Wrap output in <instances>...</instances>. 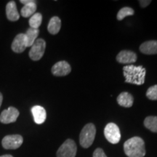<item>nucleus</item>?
I'll use <instances>...</instances> for the list:
<instances>
[{"mask_svg": "<svg viewBox=\"0 0 157 157\" xmlns=\"http://www.w3.org/2000/svg\"><path fill=\"white\" fill-rule=\"evenodd\" d=\"M0 157H13L12 155H10V154H6V155H2V156H1Z\"/></svg>", "mask_w": 157, "mask_h": 157, "instance_id": "27", "label": "nucleus"}, {"mask_svg": "<svg viewBox=\"0 0 157 157\" xmlns=\"http://www.w3.org/2000/svg\"><path fill=\"white\" fill-rule=\"evenodd\" d=\"M123 74L127 83L142 85L145 82L146 70L142 66L127 65L123 67Z\"/></svg>", "mask_w": 157, "mask_h": 157, "instance_id": "1", "label": "nucleus"}, {"mask_svg": "<svg viewBox=\"0 0 157 157\" xmlns=\"http://www.w3.org/2000/svg\"><path fill=\"white\" fill-rule=\"evenodd\" d=\"M23 143V138L20 135H10L5 136L2 140V145L5 149L15 150L20 148Z\"/></svg>", "mask_w": 157, "mask_h": 157, "instance_id": "7", "label": "nucleus"}, {"mask_svg": "<svg viewBox=\"0 0 157 157\" xmlns=\"http://www.w3.org/2000/svg\"><path fill=\"white\" fill-rule=\"evenodd\" d=\"M77 151L76 143L71 139H67L57 151V157H75Z\"/></svg>", "mask_w": 157, "mask_h": 157, "instance_id": "4", "label": "nucleus"}, {"mask_svg": "<svg viewBox=\"0 0 157 157\" xmlns=\"http://www.w3.org/2000/svg\"><path fill=\"white\" fill-rule=\"evenodd\" d=\"M71 71V67L68 62L62 60L56 63L52 67V73L56 76H64L69 74Z\"/></svg>", "mask_w": 157, "mask_h": 157, "instance_id": "9", "label": "nucleus"}, {"mask_svg": "<svg viewBox=\"0 0 157 157\" xmlns=\"http://www.w3.org/2000/svg\"><path fill=\"white\" fill-rule=\"evenodd\" d=\"M2 101H3L2 94L0 93V107H1V105H2Z\"/></svg>", "mask_w": 157, "mask_h": 157, "instance_id": "26", "label": "nucleus"}, {"mask_svg": "<svg viewBox=\"0 0 157 157\" xmlns=\"http://www.w3.org/2000/svg\"><path fill=\"white\" fill-rule=\"evenodd\" d=\"M124 151L128 157H144L145 142L140 137H133L124 143Z\"/></svg>", "mask_w": 157, "mask_h": 157, "instance_id": "2", "label": "nucleus"}, {"mask_svg": "<svg viewBox=\"0 0 157 157\" xmlns=\"http://www.w3.org/2000/svg\"><path fill=\"white\" fill-rule=\"evenodd\" d=\"M134 98L132 95L127 92H123L117 98V103L121 106L130 108L132 106Z\"/></svg>", "mask_w": 157, "mask_h": 157, "instance_id": "15", "label": "nucleus"}, {"mask_svg": "<svg viewBox=\"0 0 157 157\" xmlns=\"http://www.w3.org/2000/svg\"><path fill=\"white\" fill-rule=\"evenodd\" d=\"M144 126L151 132L157 133V117H147L144 120Z\"/></svg>", "mask_w": 157, "mask_h": 157, "instance_id": "19", "label": "nucleus"}, {"mask_svg": "<svg viewBox=\"0 0 157 157\" xmlns=\"http://www.w3.org/2000/svg\"><path fill=\"white\" fill-rule=\"evenodd\" d=\"M93 157H107V156L105 155L103 149L98 148L95 150V151L93 153Z\"/></svg>", "mask_w": 157, "mask_h": 157, "instance_id": "23", "label": "nucleus"}, {"mask_svg": "<svg viewBox=\"0 0 157 157\" xmlns=\"http://www.w3.org/2000/svg\"><path fill=\"white\" fill-rule=\"evenodd\" d=\"M39 34V29H31L29 28L28 30L26 31V32L25 33V40H26V44H27V48L29 47H31L35 41L36 40V38L38 37Z\"/></svg>", "mask_w": 157, "mask_h": 157, "instance_id": "17", "label": "nucleus"}, {"mask_svg": "<svg viewBox=\"0 0 157 157\" xmlns=\"http://www.w3.org/2000/svg\"><path fill=\"white\" fill-rule=\"evenodd\" d=\"M96 135L95 126L92 123L86 124L79 135V143L84 148H88L93 145Z\"/></svg>", "mask_w": 157, "mask_h": 157, "instance_id": "3", "label": "nucleus"}, {"mask_svg": "<svg viewBox=\"0 0 157 157\" xmlns=\"http://www.w3.org/2000/svg\"><path fill=\"white\" fill-rule=\"evenodd\" d=\"M117 60L119 63L129 64L136 62L137 55L130 50H122L117 55Z\"/></svg>", "mask_w": 157, "mask_h": 157, "instance_id": "10", "label": "nucleus"}, {"mask_svg": "<svg viewBox=\"0 0 157 157\" xmlns=\"http://www.w3.org/2000/svg\"><path fill=\"white\" fill-rule=\"evenodd\" d=\"M19 111L15 107H9L4 110L0 115V121L2 124H10L16 121L19 117Z\"/></svg>", "mask_w": 157, "mask_h": 157, "instance_id": "8", "label": "nucleus"}, {"mask_svg": "<svg viewBox=\"0 0 157 157\" xmlns=\"http://www.w3.org/2000/svg\"><path fill=\"white\" fill-rule=\"evenodd\" d=\"M12 50L16 53H21L27 48L26 40L24 34H19L15 37L11 45Z\"/></svg>", "mask_w": 157, "mask_h": 157, "instance_id": "11", "label": "nucleus"}, {"mask_svg": "<svg viewBox=\"0 0 157 157\" xmlns=\"http://www.w3.org/2000/svg\"><path fill=\"white\" fill-rule=\"evenodd\" d=\"M134 14H135V11L132 8H131V7H124L118 12L117 17L118 21H122V20L124 18H125L126 17L131 16V15H133Z\"/></svg>", "mask_w": 157, "mask_h": 157, "instance_id": "21", "label": "nucleus"}, {"mask_svg": "<svg viewBox=\"0 0 157 157\" xmlns=\"http://www.w3.org/2000/svg\"><path fill=\"white\" fill-rule=\"evenodd\" d=\"M34 0H21L20 1V2L23 4V5H26V4H29V3H31V2H34Z\"/></svg>", "mask_w": 157, "mask_h": 157, "instance_id": "25", "label": "nucleus"}, {"mask_svg": "<svg viewBox=\"0 0 157 157\" xmlns=\"http://www.w3.org/2000/svg\"><path fill=\"white\" fill-rule=\"evenodd\" d=\"M42 22V15L41 13H36L34 14L29 19V23L30 25V28L39 29V27L40 26Z\"/></svg>", "mask_w": 157, "mask_h": 157, "instance_id": "20", "label": "nucleus"}, {"mask_svg": "<svg viewBox=\"0 0 157 157\" xmlns=\"http://www.w3.org/2000/svg\"><path fill=\"white\" fill-rule=\"evenodd\" d=\"M31 113L34 117V120L37 124L44 123L47 117L46 111L40 105H35L31 109Z\"/></svg>", "mask_w": 157, "mask_h": 157, "instance_id": "12", "label": "nucleus"}, {"mask_svg": "<svg viewBox=\"0 0 157 157\" xmlns=\"http://www.w3.org/2000/svg\"><path fill=\"white\" fill-rule=\"evenodd\" d=\"M104 135L106 140L112 144H117L120 141V129L114 123H109L105 126L104 129Z\"/></svg>", "mask_w": 157, "mask_h": 157, "instance_id": "6", "label": "nucleus"}, {"mask_svg": "<svg viewBox=\"0 0 157 157\" xmlns=\"http://www.w3.org/2000/svg\"><path fill=\"white\" fill-rule=\"evenodd\" d=\"M6 15L9 21H17L20 18V15L17 12L16 3L14 1H10L6 6Z\"/></svg>", "mask_w": 157, "mask_h": 157, "instance_id": "14", "label": "nucleus"}, {"mask_svg": "<svg viewBox=\"0 0 157 157\" xmlns=\"http://www.w3.org/2000/svg\"><path fill=\"white\" fill-rule=\"evenodd\" d=\"M146 97L151 101H157V84L148 88L146 92Z\"/></svg>", "mask_w": 157, "mask_h": 157, "instance_id": "22", "label": "nucleus"}, {"mask_svg": "<svg viewBox=\"0 0 157 157\" xmlns=\"http://www.w3.org/2000/svg\"><path fill=\"white\" fill-rule=\"evenodd\" d=\"M45 49H46L45 41L42 39H37L34 44L31 47V50L29 53V57L34 61L39 60L44 56Z\"/></svg>", "mask_w": 157, "mask_h": 157, "instance_id": "5", "label": "nucleus"}, {"mask_svg": "<svg viewBox=\"0 0 157 157\" xmlns=\"http://www.w3.org/2000/svg\"><path fill=\"white\" fill-rule=\"evenodd\" d=\"M36 10V2H31L29 4L24 5L21 10V14L23 17H31L33 15L35 14V12Z\"/></svg>", "mask_w": 157, "mask_h": 157, "instance_id": "18", "label": "nucleus"}, {"mask_svg": "<svg viewBox=\"0 0 157 157\" xmlns=\"http://www.w3.org/2000/svg\"><path fill=\"white\" fill-rule=\"evenodd\" d=\"M139 3H140L141 7L145 8V7H146L147 6H148L151 3V0H140V1H139Z\"/></svg>", "mask_w": 157, "mask_h": 157, "instance_id": "24", "label": "nucleus"}, {"mask_svg": "<svg viewBox=\"0 0 157 157\" xmlns=\"http://www.w3.org/2000/svg\"><path fill=\"white\" fill-rule=\"evenodd\" d=\"M140 51L145 55L157 54V41L150 40L143 42L140 46Z\"/></svg>", "mask_w": 157, "mask_h": 157, "instance_id": "13", "label": "nucleus"}, {"mask_svg": "<svg viewBox=\"0 0 157 157\" xmlns=\"http://www.w3.org/2000/svg\"><path fill=\"white\" fill-rule=\"evenodd\" d=\"M61 28V21L58 17L54 16L50 19L48 25V30L51 34H57Z\"/></svg>", "mask_w": 157, "mask_h": 157, "instance_id": "16", "label": "nucleus"}]
</instances>
